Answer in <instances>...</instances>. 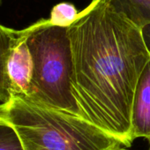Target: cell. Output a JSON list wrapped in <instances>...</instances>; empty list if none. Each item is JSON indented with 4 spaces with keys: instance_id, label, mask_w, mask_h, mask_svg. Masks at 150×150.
<instances>
[{
    "instance_id": "cell-4",
    "label": "cell",
    "mask_w": 150,
    "mask_h": 150,
    "mask_svg": "<svg viewBox=\"0 0 150 150\" xmlns=\"http://www.w3.org/2000/svg\"><path fill=\"white\" fill-rule=\"evenodd\" d=\"M34 63L27 43L26 30H19L18 37L11 50L7 73L11 94L28 96L33 79Z\"/></svg>"
},
{
    "instance_id": "cell-13",
    "label": "cell",
    "mask_w": 150,
    "mask_h": 150,
    "mask_svg": "<svg viewBox=\"0 0 150 150\" xmlns=\"http://www.w3.org/2000/svg\"><path fill=\"white\" fill-rule=\"evenodd\" d=\"M1 1H2V0H0V4H1Z\"/></svg>"
},
{
    "instance_id": "cell-11",
    "label": "cell",
    "mask_w": 150,
    "mask_h": 150,
    "mask_svg": "<svg viewBox=\"0 0 150 150\" xmlns=\"http://www.w3.org/2000/svg\"><path fill=\"white\" fill-rule=\"evenodd\" d=\"M0 127H6V125L3 121V119L1 118V117H0Z\"/></svg>"
},
{
    "instance_id": "cell-6",
    "label": "cell",
    "mask_w": 150,
    "mask_h": 150,
    "mask_svg": "<svg viewBox=\"0 0 150 150\" xmlns=\"http://www.w3.org/2000/svg\"><path fill=\"white\" fill-rule=\"evenodd\" d=\"M18 34L19 30L0 24V104L7 102L11 96L7 63Z\"/></svg>"
},
{
    "instance_id": "cell-10",
    "label": "cell",
    "mask_w": 150,
    "mask_h": 150,
    "mask_svg": "<svg viewBox=\"0 0 150 150\" xmlns=\"http://www.w3.org/2000/svg\"><path fill=\"white\" fill-rule=\"evenodd\" d=\"M141 30H142V34H143L146 47L148 50L150 51V24L146 25L143 28H141Z\"/></svg>"
},
{
    "instance_id": "cell-14",
    "label": "cell",
    "mask_w": 150,
    "mask_h": 150,
    "mask_svg": "<svg viewBox=\"0 0 150 150\" xmlns=\"http://www.w3.org/2000/svg\"><path fill=\"white\" fill-rule=\"evenodd\" d=\"M148 150H150V149H148Z\"/></svg>"
},
{
    "instance_id": "cell-7",
    "label": "cell",
    "mask_w": 150,
    "mask_h": 150,
    "mask_svg": "<svg viewBox=\"0 0 150 150\" xmlns=\"http://www.w3.org/2000/svg\"><path fill=\"white\" fill-rule=\"evenodd\" d=\"M116 12L139 28L150 24V0H107Z\"/></svg>"
},
{
    "instance_id": "cell-3",
    "label": "cell",
    "mask_w": 150,
    "mask_h": 150,
    "mask_svg": "<svg viewBox=\"0 0 150 150\" xmlns=\"http://www.w3.org/2000/svg\"><path fill=\"white\" fill-rule=\"evenodd\" d=\"M68 28L41 19L26 28L34 72L28 97L48 107L81 115L71 92L72 56Z\"/></svg>"
},
{
    "instance_id": "cell-9",
    "label": "cell",
    "mask_w": 150,
    "mask_h": 150,
    "mask_svg": "<svg viewBox=\"0 0 150 150\" xmlns=\"http://www.w3.org/2000/svg\"><path fill=\"white\" fill-rule=\"evenodd\" d=\"M0 150H23L18 137L11 129L9 132L0 135Z\"/></svg>"
},
{
    "instance_id": "cell-1",
    "label": "cell",
    "mask_w": 150,
    "mask_h": 150,
    "mask_svg": "<svg viewBox=\"0 0 150 150\" xmlns=\"http://www.w3.org/2000/svg\"><path fill=\"white\" fill-rule=\"evenodd\" d=\"M67 33L71 92L81 117L130 147L132 99L150 60L141 28L107 0H92Z\"/></svg>"
},
{
    "instance_id": "cell-8",
    "label": "cell",
    "mask_w": 150,
    "mask_h": 150,
    "mask_svg": "<svg viewBox=\"0 0 150 150\" xmlns=\"http://www.w3.org/2000/svg\"><path fill=\"white\" fill-rule=\"evenodd\" d=\"M80 12L75 6L69 2H61L53 6L49 21L50 24L61 28H69L77 20Z\"/></svg>"
},
{
    "instance_id": "cell-12",
    "label": "cell",
    "mask_w": 150,
    "mask_h": 150,
    "mask_svg": "<svg viewBox=\"0 0 150 150\" xmlns=\"http://www.w3.org/2000/svg\"><path fill=\"white\" fill-rule=\"evenodd\" d=\"M123 150H129V149H127V148H125H125H124Z\"/></svg>"
},
{
    "instance_id": "cell-5",
    "label": "cell",
    "mask_w": 150,
    "mask_h": 150,
    "mask_svg": "<svg viewBox=\"0 0 150 150\" xmlns=\"http://www.w3.org/2000/svg\"><path fill=\"white\" fill-rule=\"evenodd\" d=\"M131 124L133 139H145L150 149V60L142 71L136 86Z\"/></svg>"
},
{
    "instance_id": "cell-2",
    "label": "cell",
    "mask_w": 150,
    "mask_h": 150,
    "mask_svg": "<svg viewBox=\"0 0 150 150\" xmlns=\"http://www.w3.org/2000/svg\"><path fill=\"white\" fill-rule=\"evenodd\" d=\"M6 127L23 150H123L124 145L83 117L11 94L0 104Z\"/></svg>"
}]
</instances>
